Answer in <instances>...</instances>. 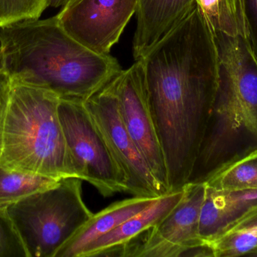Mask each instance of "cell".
<instances>
[{"label":"cell","mask_w":257,"mask_h":257,"mask_svg":"<svg viewBox=\"0 0 257 257\" xmlns=\"http://www.w3.org/2000/svg\"><path fill=\"white\" fill-rule=\"evenodd\" d=\"M139 60L163 149L199 147L217 91L219 61L214 33L198 3Z\"/></svg>","instance_id":"1"},{"label":"cell","mask_w":257,"mask_h":257,"mask_svg":"<svg viewBox=\"0 0 257 257\" xmlns=\"http://www.w3.org/2000/svg\"><path fill=\"white\" fill-rule=\"evenodd\" d=\"M2 64L9 77L84 101L122 71L117 59L97 54L69 36L57 16L0 28Z\"/></svg>","instance_id":"2"},{"label":"cell","mask_w":257,"mask_h":257,"mask_svg":"<svg viewBox=\"0 0 257 257\" xmlns=\"http://www.w3.org/2000/svg\"><path fill=\"white\" fill-rule=\"evenodd\" d=\"M218 84L189 183H205L257 152V61L245 38L214 32ZM188 183V184H189Z\"/></svg>","instance_id":"3"},{"label":"cell","mask_w":257,"mask_h":257,"mask_svg":"<svg viewBox=\"0 0 257 257\" xmlns=\"http://www.w3.org/2000/svg\"><path fill=\"white\" fill-rule=\"evenodd\" d=\"M51 91L9 77L0 96V165L55 180L77 178Z\"/></svg>","instance_id":"4"},{"label":"cell","mask_w":257,"mask_h":257,"mask_svg":"<svg viewBox=\"0 0 257 257\" xmlns=\"http://www.w3.org/2000/svg\"><path fill=\"white\" fill-rule=\"evenodd\" d=\"M82 182L63 178L55 187L6 207L28 257H55L93 216L83 199Z\"/></svg>","instance_id":"5"},{"label":"cell","mask_w":257,"mask_h":257,"mask_svg":"<svg viewBox=\"0 0 257 257\" xmlns=\"http://www.w3.org/2000/svg\"><path fill=\"white\" fill-rule=\"evenodd\" d=\"M58 113L78 178L105 198L128 193L126 178L83 101L60 98Z\"/></svg>","instance_id":"6"},{"label":"cell","mask_w":257,"mask_h":257,"mask_svg":"<svg viewBox=\"0 0 257 257\" xmlns=\"http://www.w3.org/2000/svg\"><path fill=\"white\" fill-rule=\"evenodd\" d=\"M114 78L83 103L126 178L128 194L139 197L164 196L169 192L156 179L125 126Z\"/></svg>","instance_id":"7"},{"label":"cell","mask_w":257,"mask_h":257,"mask_svg":"<svg viewBox=\"0 0 257 257\" xmlns=\"http://www.w3.org/2000/svg\"><path fill=\"white\" fill-rule=\"evenodd\" d=\"M205 183L185 185L179 203L155 226L116 252V256L186 257L190 249L205 244L199 219Z\"/></svg>","instance_id":"8"},{"label":"cell","mask_w":257,"mask_h":257,"mask_svg":"<svg viewBox=\"0 0 257 257\" xmlns=\"http://www.w3.org/2000/svg\"><path fill=\"white\" fill-rule=\"evenodd\" d=\"M120 113L136 147L156 179L170 192L164 155L150 107L141 60L114 78Z\"/></svg>","instance_id":"9"},{"label":"cell","mask_w":257,"mask_h":257,"mask_svg":"<svg viewBox=\"0 0 257 257\" xmlns=\"http://www.w3.org/2000/svg\"><path fill=\"white\" fill-rule=\"evenodd\" d=\"M137 4L138 0H72L56 16L69 36L91 51L108 55Z\"/></svg>","instance_id":"10"},{"label":"cell","mask_w":257,"mask_h":257,"mask_svg":"<svg viewBox=\"0 0 257 257\" xmlns=\"http://www.w3.org/2000/svg\"><path fill=\"white\" fill-rule=\"evenodd\" d=\"M196 3L197 0H138L137 27L133 41L135 60H140L170 33Z\"/></svg>","instance_id":"11"},{"label":"cell","mask_w":257,"mask_h":257,"mask_svg":"<svg viewBox=\"0 0 257 257\" xmlns=\"http://www.w3.org/2000/svg\"><path fill=\"white\" fill-rule=\"evenodd\" d=\"M185 186L154 200L149 206L92 243L81 257L114 256V253L164 218L182 199Z\"/></svg>","instance_id":"12"},{"label":"cell","mask_w":257,"mask_h":257,"mask_svg":"<svg viewBox=\"0 0 257 257\" xmlns=\"http://www.w3.org/2000/svg\"><path fill=\"white\" fill-rule=\"evenodd\" d=\"M158 198L133 196L114 202L99 212L93 214L57 251L55 257H81L92 243L149 206Z\"/></svg>","instance_id":"13"},{"label":"cell","mask_w":257,"mask_h":257,"mask_svg":"<svg viewBox=\"0 0 257 257\" xmlns=\"http://www.w3.org/2000/svg\"><path fill=\"white\" fill-rule=\"evenodd\" d=\"M208 243L214 250V257L253 256L257 251V206Z\"/></svg>","instance_id":"14"},{"label":"cell","mask_w":257,"mask_h":257,"mask_svg":"<svg viewBox=\"0 0 257 257\" xmlns=\"http://www.w3.org/2000/svg\"><path fill=\"white\" fill-rule=\"evenodd\" d=\"M197 3L213 33L246 38L244 0H197Z\"/></svg>","instance_id":"15"},{"label":"cell","mask_w":257,"mask_h":257,"mask_svg":"<svg viewBox=\"0 0 257 257\" xmlns=\"http://www.w3.org/2000/svg\"><path fill=\"white\" fill-rule=\"evenodd\" d=\"M60 181L40 175L9 172L0 165V206H9L30 195L52 188Z\"/></svg>","instance_id":"16"},{"label":"cell","mask_w":257,"mask_h":257,"mask_svg":"<svg viewBox=\"0 0 257 257\" xmlns=\"http://www.w3.org/2000/svg\"><path fill=\"white\" fill-rule=\"evenodd\" d=\"M205 184L222 191L257 190V152L220 170Z\"/></svg>","instance_id":"17"},{"label":"cell","mask_w":257,"mask_h":257,"mask_svg":"<svg viewBox=\"0 0 257 257\" xmlns=\"http://www.w3.org/2000/svg\"><path fill=\"white\" fill-rule=\"evenodd\" d=\"M48 7V0H0V28L39 19Z\"/></svg>","instance_id":"18"},{"label":"cell","mask_w":257,"mask_h":257,"mask_svg":"<svg viewBox=\"0 0 257 257\" xmlns=\"http://www.w3.org/2000/svg\"><path fill=\"white\" fill-rule=\"evenodd\" d=\"M0 257H28L24 243L5 206H0Z\"/></svg>","instance_id":"19"},{"label":"cell","mask_w":257,"mask_h":257,"mask_svg":"<svg viewBox=\"0 0 257 257\" xmlns=\"http://www.w3.org/2000/svg\"><path fill=\"white\" fill-rule=\"evenodd\" d=\"M246 40L257 61V0H244Z\"/></svg>","instance_id":"20"},{"label":"cell","mask_w":257,"mask_h":257,"mask_svg":"<svg viewBox=\"0 0 257 257\" xmlns=\"http://www.w3.org/2000/svg\"><path fill=\"white\" fill-rule=\"evenodd\" d=\"M9 79V75H8L7 72L3 68L1 54H0V96H1L2 92H3V89H4L5 85H6Z\"/></svg>","instance_id":"21"},{"label":"cell","mask_w":257,"mask_h":257,"mask_svg":"<svg viewBox=\"0 0 257 257\" xmlns=\"http://www.w3.org/2000/svg\"><path fill=\"white\" fill-rule=\"evenodd\" d=\"M72 0H48V7H64Z\"/></svg>","instance_id":"22"}]
</instances>
